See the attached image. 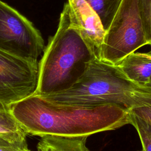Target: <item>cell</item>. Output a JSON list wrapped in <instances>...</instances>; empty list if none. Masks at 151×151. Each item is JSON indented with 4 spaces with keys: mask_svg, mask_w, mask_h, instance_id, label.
I'll return each instance as SVG.
<instances>
[{
    "mask_svg": "<svg viewBox=\"0 0 151 151\" xmlns=\"http://www.w3.org/2000/svg\"><path fill=\"white\" fill-rule=\"evenodd\" d=\"M11 111L27 134L89 136L130 124L129 110L114 104L77 106L32 95L10 105Z\"/></svg>",
    "mask_w": 151,
    "mask_h": 151,
    "instance_id": "1",
    "label": "cell"
},
{
    "mask_svg": "<svg viewBox=\"0 0 151 151\" xmlns=\"http://www.w3.org/2000/svg\"><path fill=\"white\" fill-rule=\"evenodd\" d=\"M95 58L80 34L69 4L65 3L57 30L49 38L38 63L34 94L42 96L69 88Z\"/></svg>",
    "mask_w": 151,
    "mask_h": 151,
    "instance_id": "2",
    "label": "cell"
},
{
    "mask_svg": "<svg viewBox=\"0 0 151 151\" xmlns=\"http://www.w3.org/2000/svg\"><path fill=\"white\" fill-rule=\"evenodd\" d=\"M142 88L130 81L117 65L95 58L69 88L40 96L65 104L84 107L114 104L130 110L135 104L136 93Z\"/></svg>",
    "mask_w": 151,
    "mask_h": 151,
    "instance_id": "3",
    "label": "cell"
},
{
    "mask_svg": "<svg viewBox=\"0 0 151 151\" xmlns=\"http://www.w3.org/2000/svg\"><path fill=\"white\" fill-rule=\"evenodd\" d=\"M147 45L137 0H123L106 31L99 59L117 65L127 55Z\"/></svg>",
    "mask_w": 151,
    "mask_h": 151,
    "instance_id": "4",
    "label": "cell"
},
{
    "mask_svg": "<svg viewBox=\"0 0 151 151\" xmlns=\"http://www.w3.org/2000/svg\"><path fill=\"white\" fill-rule=\"evenodd\" d=\"M45 47L40 31L32 22L0 0V50L37 61Z\"/></svg>",
    "mask_w": 151,
    "mask_h": 151,
    "instance_id": "5",
    "label": "cell"
},
{
    "mask_svg": "<svg viewBox=\"0 0 151 151\" xmlns=\"http://www.w3.org/2000/svg\"><path fill=\"white\" fill-rule=\"evenodd\" d=\"M38 72L37 61L0 50V102L11 105L34 94Z\"/></svg>",
    "mask_w": 151,
    "mask_h": 151,
    "instance_id": "6",
    "label": "cell"
},
{
    "mask_svg": "<svg viewBox=\"0 0 151 151\" xmlns=\"http://www.w3.org/2000/svg\"><path fill=\"white\" fill-rule=\"evenodd\" d=\"M68 3L82 38L99 59L106 30L99 15L85 0H68Z\"/></svg>",
    "mask_w": 151,
    "mask_h": 151,
    "instance_id": "7",
    "label": "cell"
},
{
    "mask_svg": "<svg viewBox=\"0 0 151 151\" xmlns=\"http://www.w3.org/2000/svg\"><path fill=\"white\" fill-rule=\"evenodd\" d=\"M132 82L146 87L151 80V52L130 53L117 65Z\"/></svg>",
    "mask_w": 151,
    "mask_h": 151,
    "instance_id": "8",
    "label": "cell"
},
{
    "mask_svg": "<svg viewBox=\"0 0 151 151\" xmlns=\"http://www.w3.org/2000/svg\"><path fill=\"white\" fill-rule=\"evenodd\" d=\"M87 136L45 135L37 145V151H90L86 146Z\"/></svg>",
    "mask_w": 151,
    "mask_h": 151,
    "instance_id": "9",
    "label": "cell"
},
{
    "mask_svg": "<svg viewBox=\"0 0 151 151\" xmlns=\"http://www.w3.org/2000/svg\"><path fill=\"white\" fill-rule=\"evenodd\" d=\"M27 134L14 116L10 105L0 102V137L13 143L26 144Z\"/></svg>",
    "mask_w": 151,
    "mask_h": 151,
    "instance_id": "10",
    "label": "cell"
},
{
    "mask_svg": "<svg viewBox=\"0 0 151 151\" xmlns=\"http://www.w3.org/2000/svg\"><path fill=\"white\" fill-rule=\"evenodd\" d=\"M99 15L104 29L111 24L123 0H85Z\"/></svg>",
    "mask_w": 151,
    "mask_h": 151,
    "instance_id": "11",
    "label": "cell"
},
{
    "mask_svg": "<svg viewBox=\"0 0 151 151\" xmlns=\"http://www.w3.org/2000/svg\"><path fill=\"white\" fill-rule=\"evenodd\" d=\"M135 104L129 111L151 125V89L144 87L134 96Z\"/></svg>",
    "mask_w": 151,
    "mask_h": 151,
    "instance_id": "12",
    "label": "cell"
},
{
    "mask_svg": "<svg viewBox=\"0 0 151 151\" xmlns=\"http://www.w3.org/2000/svg\"><path fill=\"white\" fill-rule=\"evenodd\" d=\"M130 113V124L134 126L138 133L144 151H151V125Z\"/></svg>",
    "mask_w": 151,
    "mask_h": 151,
    "instance_id": "13",
    "label": "cell"
},
{
    "mask_svg": "<svg viewBox=\"0 0 151 151\" xmlns=\"http://www.w3.org/2000/svg\"><path fill=\"white\" fill-rule=\"evenodd\" d=\"M147 44L151 43V0H137Z\"/></svg>",
    "mask_w": 151,
    "mask_h": 151,
    "instance_id": "14",
    "label": "cell"
},
{
    "mask_svg": "<svg viewBox=\"0 0 151 151\" xmlns=\"http://www.w3.org/2000/svg\"><path fill=\"white\" fill-rule=\"evenodd\" d=\"M27 147V143H13L0 137V151H21L22 149Z\"/></svg>",
    "mask_w": 151,
    "mask_h": 151,
    "instance_id": "15",
    "label": "cell"
},
{
    "mask_svg": "<svg viewBox=\"0 0 151 151\" xmlns=\"http://www.w3.org/2000/svg\"><path fill=\"white\" fill-rule=\"evenodd\" d=\"M146 88H150L151 89V80H150V81H149V83L147 84V86H146Z\"/></svg>",
    "mask_w": 151,
    "mask_h": 151,
    "instance_id": "16",
    "label": "cell"
},
{
    "mask_svg": "<svg viewBox=\"0 0 151 151\" xmlns=\"http://www.w3.org/2000/svg\"><path fill=\"white\" fill-rule=\"evenodd\" d=\"M21 151H31V150H30L29 149H28V147H25V148L22 149Z\"/></svg>",
    "mask_w": 151,
    "mask_h": 151,
    "instance_id": "17",
    "label": "cell"
},
{
    "mask_svg": "<svg viewBox=\"0 0 151 151\" xmlns=\"http://www.w3.org/2000/svg\"><path fill=\"white\" fill-rule=\"evenodd\" d=\"M140 151H144V150H143V149H142V150H140Z\"/></svg>",
    "mask_w": 151,
    "mask_h": 151,
    "instance_id": "18",
    "label": "cell"
},
{
    "mask_svg": "<svg viewBox=\"0 0 151 151\" xmlns=\"http://www.w3.org/2000/svg\"><path fill=\"white\" fill-rule=\"evenodd\" d=\"M149 45H151V43H150V44H149Z\"/></svg>",
    "mask_w": 151,
    "mask_h": 151,
    "instance_id": "19",
    "label": "cell"
}]
</instances>
